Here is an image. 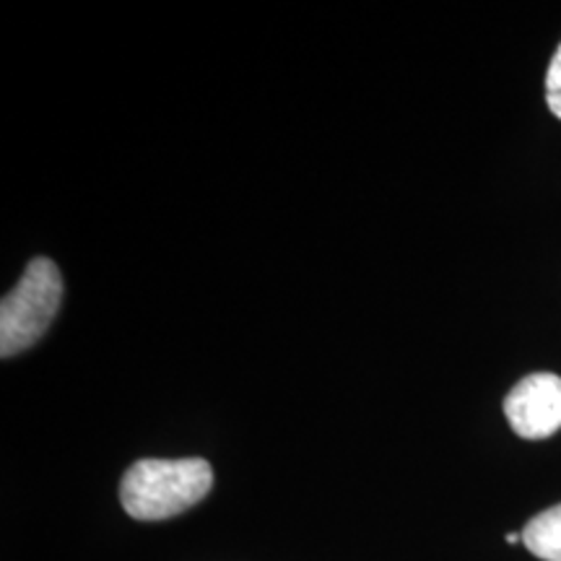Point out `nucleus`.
<instances>
[{
	"mask_svg": "<svg viewBox=\"0 0 561 561\" xmlns=\"http://www.w3.org/2000/svg\"><path fill=\"white\" fill-rule=\"evenodd\" d=\"M214 486L208 460H138L121 481V502L133 520H167L195 507Z\"/></svg>",
	"mask_w": 561,
	"mask_h": 561,
	"instance_id": "f257e3e1",
	"label": "nucleus"
},
{
	"mask_svg": "<svg viewBox=\"0 0 561 561\" xmlns=\"http://www.w3.org/2000/svg\"><path fill=\"white\" fill-rule=\"evenodd\" d=\"M62 301V276L50 257H34L0 305V356L11 359L47 333Z\"/></svg>",
	"mask_w": 561,
	"mask_h": 561,
	"instance_id": "f03ea898",
	"label": "nucleus"
},
{
	"mask_svg": "<svg viewBox=\"0 0 561 561\" xmlns=\"http://www.w3.org/2000/svg\"><path fill=\"white\" fill-rule=\"evenodd\" d=\"M504 416L523 439H546L561 430V377L536 371L504 398Z\"/></svg>",
	"mask_w": 561,
	"mask_h": 561,
	"instance_id": "7ed1b4c3",
	"label": "nucleus"
},
{
	"mask_svg": "<svg viewBox=\"0 0 561 561\" xmlns=\"http://www.w3.org/2000/svg\"><path fill=\"white\" fill-rule=\"evenodd\" d=\"M523 543L533 557L543 561H561V504L543 510L525 525Z\"/></svg>",
	"mask_w": 561,
	"mask_h": 561,
	"instance_id": "20e7f679",
	"label": "nucleus"
},
{
	"mask_svg": "<svg viewBox=\"0 0 561 561\" xmlns=\"http://www.w3.org/2000/svg\"><path fill=\"white\" fill-rule=\"evenodd\" d=\"M546 104H549L551 115H557L561 121V45L553 53L549 73H546Z\"/></svg>",
	"mask_w": 561,
	"mask_h": 561,
	"instance_id": "39448f33",
	"label": "nucleus"
},
{
	"mask_svg": "<svg viewBox=\"0 0 561 561\" xmlns=\"http://www.w3.org/2000/svg\"><path fill=\"white\" fill-rule=\"evenodd\" d=\"M504 541H507V543H520L523 541V533H520V536H517V533H510V536L504 538Z\"/></svg>",
	"mask_w": 561,
	"mask_h": 561,
	"instance_id": "423d86ee",
	"label": "nucleus"
}]
</instances>
